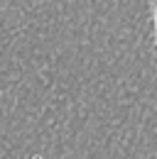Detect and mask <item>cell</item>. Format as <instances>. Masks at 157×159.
<instances>
[{
  "label": "cell",
  "mask_w": 157,
  "mask_h": 159,
  "mask_svg": "<svg viewBox=\"0 0 157 159\" xmlns=\"http://www.w3.org/2000/svg\"><path fill=\"white\" fill-rule=\"evenodd\" d=\"M150 7H152V20H155V49H157V0H150Z\"/></svg>",
  "instance_id": "cell-1"
}]
</instances>
